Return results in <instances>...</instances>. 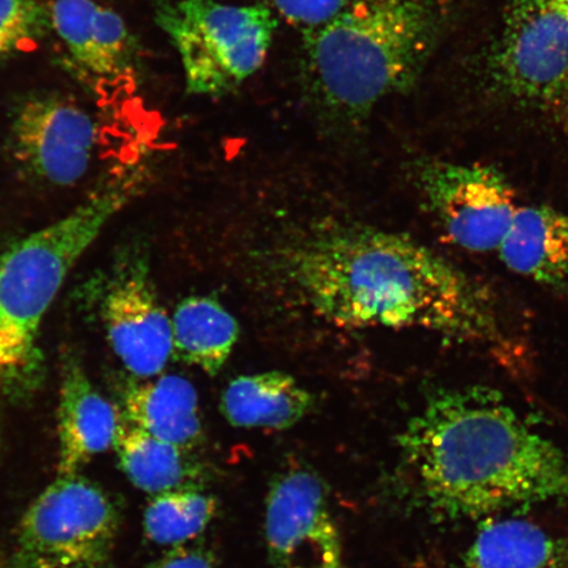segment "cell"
<instances>
[{"instance_id": "cell-1", "label": "cell", "mask_w": 568, "mask_h": 568, "mask_svg": "<svg viewBox=\"0 0 568 568\" xmlns=\"http://www.w3.org/2000/svg\"><path fill=\"white\" fill-rule=\"evenodd\" d=\"M284 272L317 315L346 328H423L458 341L500 337L493 296L404 234L337 226L284 254Z\"/></svg>"}, {"instance_id": "cell-2", "label": "cell", "mask_w": 568, "mask_h": 568, "mask_svg": "<svg viewBox=\"0 0 568 568\" xmlns=\"http://www.w3.org/2000/svg\"><path fill=\"white\" fill-rule=\"evenodd\" d=\"M399 445L417 496L443 520L568 499V453L494 388L433 390Z\"/></svg>"}, {"instance_id": "cell-3", "label": "cell", "mask_w": 568, "mask_h": 568, "mask_svg": "<svg viewBox=\"0 0 568 568\" xmlns=\"http://www.w3.org/2000/svg\"><path fill=\"white\" fill-rule=\"evenodd\" d=\"M437 32L428 0H354L329 24L304 34L311 94L335 115H367L415 82Z\"/></svg>"}, {"instance_id": "cell-4", "label": "cell", "mask_w": 568, "mask_h": 568, "mask_svg": "<svg viewBox=\"0 0 568 568\" xmlns=\"http://www.w3.org/2000/svg\"><path fill=\"white\" fill-rule=\"evenodd\" d=\"M134 190L128 180L109 184L0 257V394L23 396L38 385L42 318L71 268L130 202Z\"/></svg>"}, {"instance_id": "cell-5", "label": "cell", "mask_w": 568, "mask_h": 568, "mask_svg": "<svg viewBox=\"0 0 568 568\" xmlns=\"http://www.w3.org/2000/svg\"><path fill=\"white\" fill-rule=\"evenodd\" d=\"M155 20L180 54L187 91L202 97L229 94L257 73L278 27L266 4L219 0L160 3Z\"/></svg>"}, {"instance_id": "cell-6", "label": "cell", "mask_w": 568, "mask_h": 568, "mask_svg": "<svg viewBox=\"0 0 568 568\" xmlns=\"http://www.w3.org/2000/svg\"><path fill=\"white\" fill-rule=\"evenodd\" d=\"M120 528L119 510L80 474L57 478L21 518L6 568L105 566Z\"/></svg>"}, {"instance_id": "cell-7", "label": "cell", "mask_w": 568, "mask_h": 568, "mask_svg": "<svg viewBox=\"0 0 568 568\" xmlns=\"http://www.w3.org/2000/svg\"><path fill=\"white\" fill-rule=\"evenodd\" d=\"M499 87L520 101L568 97V0H516L491 59Z\"/></svg>"}, {"instance_id": "cell-8", "label": "cell", "mask_w": 568, "mask_h": 568, "mask_svg": "<svg viewBox=\"0 0 568 568\" xmlns=\"http://www.w3.org/2000/svg\"><path fill=\"white\" fill-rule=\"evenodd\" d=\"M418 189L454 244L468 252L499 248L517 212L507 178L479 163L425 161L416 169Z\"/></svg>"}, {"instance_id": "cell-9", "label": "cell", "mask_w": 568, "mask_h": 568, "mask_svg": "<svg viewBox=\"0 0 568 568\" xmlns=\"http://www.w3.org/2000/svg\"><path fill=\"white\" fill-rule=\"evenodd\" d=\"M109 274L99 304L106 338L134 378H155L173 354L172 322L155 293L146 253L126 248Z\"/></svg>"}, {"instance_id": "cell-10", "label": "cell", "mask_w": 568, "mask_h": 568, "mask_svg": "<svg viewBox=\"0 0 568 568\" xmlns=\"http://www.w3.org/2000/svg\"><path fill=\"white\" fill-rule=\"evenodd\" d=\"M265 536L274 568H328L339 565V535L328 489L315 471L291 467L267 494Z\"/></svg>"}, {"instance_id": "cell-11", "label": "cell", "mask_w": 568, "mask_h": 568, "mask_svg": "<svg viewBox=\"0 0 568 568\" xmlns=\"http://www.w3.org/2000/svg\"><path fill=\"white\" fill-rule=\"evenodd\" d=\"M97 125L81 106L59 97H33L19 106L11 124V151L38 180L70 186L87 174Z\"/></svg>"}, {"instance_id": "cell-12", "label": "cell", "mask_w": 568, "mask_h": 568, "mask_svg": "<svg viewBox=\"0 0 568 568\" xmlns=\"http://www.w3.org/2000/svg\"><path fill=\"white\" fill-rule=\"evenodd\" d=\"M122 414L92 385L80 361L65 355L59 403V477L80 474L115 444Z\"/></svg>"}, {"instance_id": "cell-13", "label": "cell", "mask_w": 568, "mask_h": 568, "mask_svg": "<svg viewBox=\"0 0 568 568\" xmlns=\"http://www.w3.org/2000/svg\"><path fill=\"white\" fill-rule=\"evenodd\" d=\"M497 252L514 273L568 294V213L549 205L518 209Z\"/></svg>"}, {"instance_id": "cell-14", "label": "cell", "mask_w": 568, "mask_h": 568, "mask_svg": "<svg viewBox=\"0 0 568 568\" xmlns=\"http://www.w3.org/2000/svg\"><path fill=\"white\" fill-rule=\"evenodd\" d=\"M123 420L163 442L194 450L204 429L193 383L180 375L131 382L123 390Z\"/></svg>"}, {"instance_id": "cell-15", "label": "cell", "mask_w": 568, "mask_h": 568, "mask_svg": "<svg viewBox=\"0 0 568 568\" xmlns=\"http://www.w3.org/2000/svg\"><path fill=\"white\" fill-rule=\"evenodd\" d=\"M52 23L77 63L98 77L122 73L131 53L124 20L94 0H55Z\"/></svg>"}, {"instance_id": "cell-16", "label": "cell", "mask_w": 568, "mask_h": 568, "mask_svg": "<svg viewBox=\"0 0 568 568\" xmlns=\"http://www.w3.org/2000/svg\"><path fill=\"white\" fill-rule=\"evenodd\" d=\"M314 406L315 396L293 375L267 372L233 379L220 412L236 428L283 430L302 422Z\"/></svg>"}, {"instance_id": "cell-17", "label": "cell", "mask_w": 568, "mask_h": 568, "mask_svg": "<svg viewBox=\"0 0 568 568\" xmlns=\"http://www.w3.org/2000/svg\"><path fill=\"white\" fill-rule=\"evenodd\" d=\"M120 468L133 486L153 496L174 489L203 487L207 468L194 450L163 442L122 418L115 444Z\"/></svg>"}, {"instance_id": "cell-18", "label": "cell", "mask_w": 568, "mask_h": 568, "mask_svg": "<svg viewBox=\"0 0 568 568\" xmlns=\"http://www.w3.org/2000/svg\"><path fill=\"white\" fill-rule=\"evenodd\" d=\"M464 567L568 568V541L530 521L494 520L478 531Z\"/></svg>"}, {"instance_id": "cell-19", "label": "cell", "mask_w": 568, "mask_h": 568, "mask_svg": "<svg viewBox=\"0 0 568 568\" xmlns=\"http://www.w3.org/2000/svg\"><path fill=\"white\" fill-rule=\"evenodd\" d=\"M174 357L216 376L240 338V325L231 312L210 296H190L176 305L172 318Z\"/></svg>"}, {"instance_id": "cell-20", "label": "cell", "mask_w": 568, "mask_h": 568, "mask_svg": "<svg viewBox=\"0 0 568 568\" xmlns=\"http://www.w3.org/2000/svg\"><path fill=\"white\" fill-rule=\"evenodd\" d=\"M215 496L203 487L153 496L144 514L145 536L162 546H181L202 535L217 514Z\"/></svg>"}, {"instance_id": "cell-21", "label": "cell", "mask_w": 568, "mask_h": 568, "mask_svg": "<svg viewBox=\"0 0 568 568\" xmlns=\"http://www.w3.org/2000/svg\"><path fill=\"white\" fill-rule=\"evenodd\" d=\"M48 27V13L34 0H0V53L38 39Z\"/></svg>"}, {"instance_id": "cell-22", "label": "cell", "mask_w": 568, "mask_h": 568, "mask_svg": "<svg viewBox=\"0 0 568 568\" xmlns=\"http://www.w3.org/2000/svg\"><path fill=\"white\" fill-rule=\"evenodd\" d=\"M354 0H268L270 6L305 33L320 30L339 13H343Z\"/></svg>"}, {"instance_id": "cell-23", "label": "cell", "mask_w": 568, "mask_h": 568, "mask_svg": "<svg viewBox=\"0 0 568 568\" xmlns=\"http://www.w3.org/2000/svg\"><path fill=\"white\" fill-rule=\"evenodd\" d=\"M152 568H217V565L215 554L207 546L196 542L175 546Z\"/></svg>"}, {"instance_id": "cell-24", "label": "cell", "mask_w": 568, "mask_h": 568, "mask_svg": "<svg viewBox=\"0 0 568 568\" xmlns=\"http://www.w3.org/2000/svg\"><path fill=\"white\" fill-rule=\"evenodd\" d=\"M328 568H341L339 565L337 566H332V567H328Z\"/></svg>"}, {"instance_id": "cell-25", "label": "cell", "mask_w": 568, "mask_h": 568, "mask_svg": "<svg viewBox=\"0 0 568 568\" xmlns=\"http://www.w3.org/2000/svg\"><path fill=\"white\" fill-rule=\"evenodd\" d=\"M94 568H106L105 566H101V567H94Z\"/></svg>"}]
</instances>
